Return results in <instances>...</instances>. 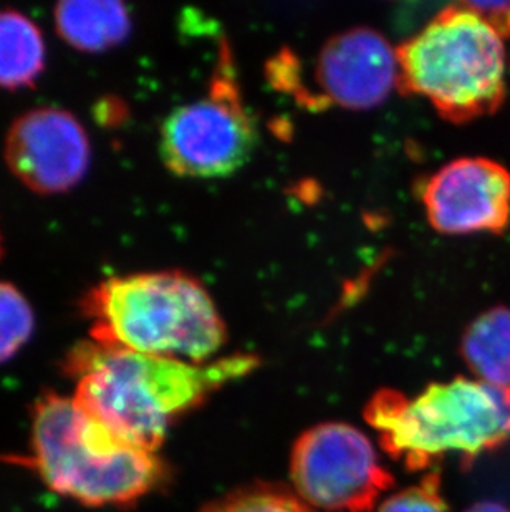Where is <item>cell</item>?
Returning <instances> with one entry per match:
<instances>
[{"instance_id":"obj_13","label":"cell","mask_w":510,"mask_h":512,"mask_svg":"<svg viewBox=\"0 0 510 512\" xmlns=\"http://www.w3.org/2000/svg\"><path fill=\"white\" fill-rule=\"evenodd\" d=\"M45 67V42L35 22L14 10H0V88L30 87Z\"/></svg>"},{"instance_id":"obj_3","label":"cell","mask_w":510,"mask_h":512,"mask_svg":"<svg viewBox=\"0 0 510 512\" xmlns=\"http://www.w3.org/2000/svg\"><path fill=\"white\" fill-rule=\"evenodd\" d=\"M380 445L409 471L449 455L472 463L510 438V390L472 378L431 383L416 397L383 388L365 406Z\"/></svg>"},{"instance_id":"obj_4","label":"cell","mask_w":510,"mask_h":512,"mask_svg":"<svg viewBox=\"0 0 510 512\" xmlns=\"http://www.w3.org/2000/svg\"><path fill=\"white\" fill-rule=\"evenodd\" d=\"M93 342L133 352L211 362L227 340L214 300L179 271L111 277L88 295Z\"/></svg>"},{"instance_id":"obj_15","label":"cell","mask_w":510,"mask_h":512,"mask_svg":"<svg viewBox=\"0 0 510 512\" xmlns=\"http://www.w3.org/2000/svg\"><path fill=\"white\" fill-rule=\"evenodd\" d=\"M34 310L14 285L0 282V363L19 353L34 334Z\"/></svg>"},{"instance_id":"obj_17","label":"cell","mask_w":510,"mask_h":512,"mask_svg":"<svg viewBox=\"0 0 510 512\" xmlns=\"http://www.w3.org/2000/svg\"><path fill=\"white\" fill-rule=\"evenodd\" d=\"M469 5L504 39L510 37V2H471Z\"/></svg>"},{"instance_id":"obj_18","label":"cell","mask_w":510,"mask_h":512,"mask_svg":"<svg viewBox=\"0 0 510 512\" xmlns=\"http://www.w3.org/2000/svg\"><path fill=\"white\" fill-rule=\"evenodd\" d=\"M464 512H510V508L499 501H481V503L472 504L471 508H467Z\"/></svg>"},{"instance_id":"obj_7","label":"cell","mask_w":510,"mask_h":512,"mask_svg":"<svg viewBox=\"0 0 510 512\" xmlns=\"http://www.w3.org/2000/svg\"><path fill=\"white\" fill-rule=\"evenodd\" d=\"M290 476L305 504L327 512H371L395 484L365 433L340 421L320 423L299 436Z\"/></svg>"},{"instance_id":"obj_5","label":"cell","mask_w":510,"mask_h":512,"mask_svg":"<svg viewBox=\"0 0 510 512\" xmlns=\"http://www.w3.org/2000/svg\"><path fill=\"white\" fill-rule=\"evenodd\" d=\"M400 88L454 123L496 113L506 98L504 37L469 4L451 5L398 49Z\"/></svg>"},{"instance_id":"obj_2","label":"cell","mask_w":510,"mask_h":512,"mask_svg":"<svg viewBox=\"0 0 510 512\" xmlns=\"http://www.w3.org/2000/svg\"><path fill=\"white\" fill-rule=\"evenodd\" d=\"M30 464L53 493L92 508L138 503L169 478L156 451L118 440L75 398L58 393L35 401Z\"/></svg>"},{"instance_id":"obj_16","label":"cell","mask_w":510,"mask_h":512,"mask_svg":"<svg viewBox=\"0 0 510 512\" xmlns=\"http://www.w3.org/2000/svg\"><path fill=\"white\" fill-rule=\"evenodd\" d=\"M441 489V474L434 471L426 474L418 484L391 494L381 503L378 512H449L448 501Z\"/></svg>"},{"instance_id":"obj_11","label":"cell","mask_w":510,"mask_h":512,"mask_svg":"<svg viewBox=\"0 0 510 512\" xmlns=\"http://www.w3.org/2000/svg\"><path fill=\"white\" fill-rule=\"evenodd\" d=\"M55 27L73 49L98 54L121 44L131 30L130 12L120 2L70 0L55 7Z\"/></svg>"},{"instance_id":"obj_10","label":"cell","mask_w":510,"mask_h":512,"mask_svg":"<svg viewBox=\"0 0 510 512\" xmlns=\"http://www.w3.org/2000/svg\"><path fill=\"white\" fill-rule=\"evenodd\" d=\"M315 80L323 103L347 110H370L400 87L398 50L376 30H347L323 47Z\"/></svg>"},{"instance_id":"obj_6","label":"cell","mask_w":510,"mask_h":512,"mask_svg":"<svg viewBox=\"0 0 510 512\" xmlns=\"http://www.w3.org/2000/svg\"><path fill=\"white\" fill-rule=\"evenodd\" d=\"M257 126L231 70L214 78L206 97L169 113L161 128L164 165L183 178L231 176L251 160Z\"/></svg>"},{"instance_id":"obj_8","label":"cell","mask_w":510,"mask_h":512,"mask_svg":"<svg viewBox=\"0 0 510 512\" xmlns=\"http://www.w3.org/2000/svg\"><path fill=\"white\" fill-rule=\"evenodd\" d=\"M421 203L429 224L446 236L501 234L510 224V173L489 158H459L428 178Z\"/></svg>"},{"instance_id":"obj_14","label":"cell","mask_w":510,"mask_h":512,"mask_svg":"<svg viewBox=\"0 0 510 512\" xmlns=\"http://www.w3.org/2000/svg\"><path fill=\"white\" fill-rule=\"evenodd\" d=\"M203 512H313L297 494L275 484H252L207 504Z\"/></svg>"},{"instance_id":"obj_12","label":"cell","mask_w":510,"mask_h":512,"mask_svg":"<svg viewBox=\"0 0 510 512\" xmlns=\"http://www.w3.org/2000/svg\"><path fill=\"white\" fill-rule=\"evenodd\" d=\"M461 357L476 380L510 390V309L492 307L472 320L462 335Z\"/></svg>"},{"instance_id":"obj_9","label":"cell","mask_w":510,"mask_h":512,"mask_svg":"<svg viewBox=\"0 0 510 512\" xmlns=\"http://www.w3.org/2000/svg\"><path fill=\"white\" fill-rule=\"evenodd\" d=\"M5 161L20 183L35 193H65L87 174L90 141L72 113L35 108L10 126Z\"/></svg>"},{"instance_id":"obj_1","label":"cell","mask_w":510,"mask_h":512,"mask_svg":"<svg viewBox=\"0 0 510 512\" xmlns=\"http://www.w3.org/2000/svg\"><path fill=\"white\" fill-rule=\"evenodd\" d=\"M257 365L254 355L194 363L98 342L78 345L68 358L78 405L118 440L156 453L181 416Z\"/></svg>"}]
</instances>
